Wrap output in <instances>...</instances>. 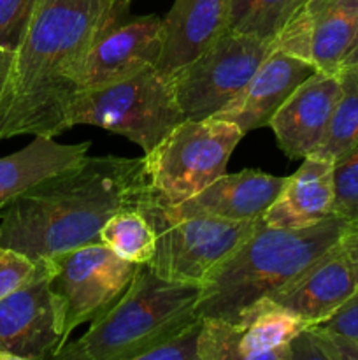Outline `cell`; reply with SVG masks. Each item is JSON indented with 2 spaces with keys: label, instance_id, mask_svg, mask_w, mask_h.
Here are the masks:
<instances>
[{
  "label": "cell",
  "instance_id": "d4e9b609",
  "mask_svg": "<svg viewBox=\"0 0 358 360\" xmlns=\"http://www.w3.org/2000/svg\"><path fill=\"white\" fill-rule=\"evenodd\" d=\"M44 269V260L35 262L30 257L7 248L0 243V299L27 287Z\"/></svg>",
  "mask_w": 358,
  "mask_h": 360
},
{
  "label": "cell",
  "instance_id": "603a6c76",
  "mask_svg": "<svg viewBox=\"0 0 358 360\" xmlns=\"http://www.w3.org/2000/svg\"><path fill=\"white\" fill-rule=\"evenodd\" d=\"M100 243L123 260L140 266L153 259L157 232L142 210H123L105 221Z\"/></svg>",
  "mask_w": 358,
  "mask_h": 360
},
{
  "label": "cell",
  "instance_id": "5bb4252c",
  "mask_svg": "<svg viewBox=\"0 0 358 360\" xmlns=\"http://www.w3.org/2000/svg\"><path fill=\"white\" fill-rule=\"evenodd\" d=\"M314 72L312 63L279 48L272 49L241 94L211 118L235 123L244 134L269 127L272 116L291 91Z\"/></svg>",
  "mask_w": 358,
  "mask_h": 360
},
{
  "label": "cell",
  "instance_id": "d6986e66",
  "mask_svg": "<svg viewBox=\"0 0 358 360\" xmlns=\"http://www.w3.org/2000/svg\"><path fill=\"white\" fill-rule=\"evenodd\" d=\"M90 148V141L60 144L55 137L35 136L23 150L0 158V211L32 186L79 164Z\"/></svg>",
  "mask_w": 358,
  "mask_h": 360
},
{
  "label": "cell",
  "instance_id": "30bf717a",
  "mask_svg": "<svg viewBox=\"0 0 358 360\" xmlns=\"http://www.w3.org/2000/svg\"><path fill=\"white\" fill-rule=\"evenodd\" d=\"M309 327L290 309L263 297L237 320L204 319L200 360H291L290 343Z\"/></svg>",
  "mask_w": 358,
  "mask_h": 360
},
{
  "label": "cell",
  "instance_id": "9c48e42d",
  "mask_svg": "<svg viewBox=\"0 0 358 360\" xmlns=\"http://www.w3.org/2000/svg\"><path fill=\"white\" fill-rule=\"evenodd\" d=\"M49 288L63 316L65 343L84 323L100 320L125 295L137 264L123 260L102 243L79 246L46 259Z\"/></svg>",
  "mask_w": 358,
  "mask_h": 360
},
{
  "label": "cell",
  "instance_id": "7a4b0ae2",
  "mask_svg": "<svg viewBox=\"0 0 358 360\" xmlns=\"http://www.w3.org/2000/svg\"><path fill=\"white\" fill-rule=\"evenodd\" d=\"M151 199L144 157L86 155L0 211V243L41 262L67 250L100 243L102 227L112 214L142 210Z\"/></svg>",
  "mask_w": 358,
  "mask_h": 360
},
{
  "label": "cell",
  "instance_id": "277c9868",
  "mask_svg": "<svg viewBox=\"0 0 358 360\" xmlns=\"http://www.w3.org/2000/svg\"><path fill=\"white\" fill-rule=\"evenodd\" d=\"M202 285L160 278L137 266L128 290L84 336L67 341L55 360H140L146 352L199 319Z\"/></svg>",
  "mask_w": 358,
  "mask_h": 360
},
{
  "label": "cell",
  "instance_id": "e0dca14e",
  "mask_svg": "<svg viewBox=\"0 0 358 360\" xmlns=\"http://www.w3.org/2000/svg\"><path fill=\"white\" fill-rule=\"evenodd\" d=\"M333 162L305 157L304 164L284 178L283 188L262 217L269 227L302 229L333 217Z\"/></svg>",
  "mask_w": 358,
  "mask_h": 360
},
{
  "label": "cell",
  "instance_id": "83f0119b",
  "mask_svg": "<svg viewBox=\"0 0 358 360\" xmlns=\"http://www.w3.org/2000/svg\"><path fill=\"white\" fill-rule=\"evenodd\" d=\"M311 329L323 360H358V338L340 336L316 326H312Z\"/></svg>",
  "mask_w": 358,
  "mask_h": 360
},
{
  "label": "cell",
  "instance_id": "cb8c5ba5",
  "mask_svg": "<svg viewBox=\"0 0 358 360\" xmlns=\"http://www.w3.org/2000/svg\"><path fill=\"white\" fill-rule=\"evenodd\" d=\"M333 214L358 224V143L333 162Z\"/></svg>",
  "mask_w": 358,
  "mask_h": 360
},
{
  "label": "cell",
  "instance_id": "ffe728a7",
  "mask_svg": "<svg viewBox=\"0 0 358 360\" xmlns=\"http://www.w3.org/2000/svg\"><path fill=\"white\" fill-rule=\"evenodd\" d=\"M304 14L311 63L337 74L358 35V0H309Z\"/></svg>",
  "mask_w": 358,
  "mask_h": 360
},
{
  "label": "cell",
  "instance_id": "52a82bcc",
  "mask_svg": "<svg viewBox=\"0 0 358 360\" xmlns=\"http://www.w3.org/2000/svg\"><path fill=\"white\" fill-rule=\"evenodd\" d=\"M142 211L157 232V250L147 266L165 280L197 285H202L207 274L242 245L260 221L174 217L154 197L144 204Z\"/></svg>",
  "mask_w": 358,
  "mask_h": 360
},
{
  "label": "cell",
  "instance_id": "ba28073f",
  "mask_svg": "<svg viewBox=\"0 0 358 360\" xmlns=\"http://www.w3.org/2000/svg\"><path fill=\"white\" fill-rule=\"evenodd\" d=\"M277 44L225 28L192 62L171 74L185 120H206L227 108Z\"/></svg>",
  "mask_w": 358,
  "mask_h": 360
},
{
  "label": "cell",
  "instance_id": "8fae6325",
  "mask_svg": "<svg viewBox=\"0 0 358 360\" xmlns=\"http://www.w3.org/2000/svg\"><path fill=\"white\" fill-rule=\"evenodd\" d=\"M65 345L63 316L48 264L27 287L0 299V360L53 359Z\"/></svg>",
  "mask_w": 358,
  "mask_h": 360
},
{
  "label": "cell",
  "instance_id": "8992f818",
  "mask_svg": "<svg viewBox=\"0 0 358 360\" xmlns=\"http://www.w3.org/2000/svg\"><path fill=\"white\" fill-rule=\"evenodd\" d=\"M244 132L220 118L178 123L150 153L144 155L153 197L178 206L227 172L230 155Z\"/></svg>",
  "mask_w": 358,
  "mask_h": 360
},
{
  "label": "cell",
  "instance_id": "ac0fdd59",
  "mask_svg": "<svg viewBox=\"0 0 358 360\" xmlns=\"http://www.w3.org/2000/svg\"><path fill=\"white\" fill-rule=\"evenodd\" d=\"M230 0H175L164 18V49L157 69L165 76L192 62L227 28Z\"/></svg>",
  "mask_w": 358,
  "mask_h": 360
},
{
  "label": "cell",
  "instance_id": "4dcf8cb0",
  "mask_svg": "<svg viewBox=\"0 0 358 360\" xmlns=\"http://www.w3.org/2000/svg\"><path fill=\"white\" fill-rule=\"evenodd\" d=\"M344 65H358V35H357V39H354L353 46H351L350 53H347L346 60H344L343 67ZM343 67H340V69H343Z\"/></svg>",
  "mask_w": 358,
  "mask_h": 360
},
{
  "label": "cell",
  "instance_id": "5b68a950",
  "mask_svg": "<svg viewBox=\"0 0 358 360\" xmlns=\"http://www.w3.org/2000/svg\"><path fill=\"white\" fill-rule=\"evenodd\" d=\"M185 122L171 77L157 67L132 77L81 90L67 111V129L93 125L119 134L150 153L178 123Z\"/></svg>",
  "mask_w": 358,
  "mask_h": 360
},
{
  "label": "cell",
  "instance_id": "2e32d148",
  "mask_svg": "<svg viewBox=\"0 0 358 360\" xmlns=\"http://www.w3.org/2000/svg\"><path fill=\"white\" fill-rule=\"evenodd\" d=\"M357 288L353 271L337 243L269 299L312 327L329 320Z\"/></svg>",
  "mask_w": 358,
  "mask_h": 360
},
{
  "label": "cell",
  "instance_id": "9a60e30c",
  "mask_svg": "<svg viewBox=\"0 0 358 360\" xmlns=\"http://www.w3.org/2000/svg\"><path fill=\"white\" fill-rule=\"evenodd\" d=\"M283 176L244 169L220 176L197 195L178 206H165L174 217H213L230 221L262 220L283 188ZM164 206V204H161Z\"/></svg>",
  "mask_w": 358,
  "mask_h": 360
},
{
  "label": "cell",
  "instance_id": "f1b7e54d",
  "mask_svg": "<svg viewBox=\"0 0 358 360\" xmlns=\"http://www.w3.org/2000/svg\"><path fill=\"white\" fill-rule=\"evenodd\" d=\"M316 327L340 336L358 338V288L329 320Z\"/></svg>",
  "mask_w": 358,
  "mask_h": 360
},
{
  "label": "cell",
  "instance_id": "3957f363",
  "mask_svg": "<svg viewBox=\"0 0 358 360\" xmlns=\"http://www.w3.org/2000/svg\"><path fill=\"white\" fill-rule=\"evenodd\" d=\"M347 221L329 217L302 229H277L258 221L255 231L204 280L197 313L234 322L256 301L300 276L340 241Z\"/></svg>",
  "mask_w": 358,
  "mask_h": 360
},
{
  "label": "cell",
  "instance_id": "6da1fadb",
  "mask_svg": "<svg viewBox=\"0 0 358 360\" xmlns=\"http://www.w3.org/2000/svg\"><path fill=\"white\" fill-rule=\"evenodd\" d=\"M132 0H37L20 44L0 53V141L56 137L79 94L84 60Z\"/></svg>",
  "mask_w": 358,
  "mask_h": 360
},
{
  "label": "cell",
  "instance_id": "4316f807",
  "mask_svg": "<svg viewBox=\"0 0 358 360\" xmlns=\"http://www.w3.org/2000/svg\"><path fill=\"white\" fill-rule=\"evenodd\" d=\"M37 0H0V53H13L20 44Z\"/></svg>",
  "mask_w": 358,
  "mask_h": 360
},
{
  "label": "cell",
  "instance_id": "7402d4cb",
  "mask_svg": "<svg viewBox=\"0 0 358 360\" xmlns=\"http://www.w3.org/2000/svg\"><path fill=\"white\" fill-rule=\"evenodd\" d=\"M337 74L340 81L339 101L321 144L311 155L332 162L358 143V65H344Z\"/></svg>",
  "mask_w": 358,
  "mask_h": 360
},
{
  "label": "cell",
  "instance_id": "484cf974",
  "mask_svg": "<svg viewBox=\"0 0 358 360\" xmlns=\"http://www.w3.org/2000/svg\"><path fill=\"white\" fill-rule=\"evenodd\" d=\"M202 323L204 319L199 316L195 322L146 352L140 360H200L199 338L202 333Z\"/></svg>",
  "mask_w": 358,
  "mask_h": 360
},
{
  "label": "cell",
  "instance_id": "44dd1931",
  "mask_svg": "<svg viewBox=\"0 0 358 360\" xmlns=\"http://www.w3.org/2000/svg\"><path fill=\"white\" fill-rule=\"evenodd\" d=\"M309 0H230L227 30L277 44Z\"/></svg>",
  "mask_w": 358,
  "mask_h": 360
},
{
  "label": "cell",
  "instance_id": "4fadbf2b",
  "mask_svg": "<svg viewBox=\"0 0 358 360\" xmlns=\"http://www.w3.org/2000/svg\"><path fill=\"white\" fill-rule=\"evenodd\" d=\"M339 95V74L321 70H316L291 91L269 123L277 146L288 158L304 160L318 150Z\"/></svg>",
  "mask_w": 358,
  "mask_h": 360
},
{
  "label": "cell",
  "instance_id": "f546056e",
  "mask_svg": "<svg viewBox=\"0 0 358 360\" xmlns=\"http://www.w3.org/2000/svg\"><path fill=\"white\" fill-rule=\"evenodd\" d=\"M339 246L346 257L347 264H350L351 271H353L354 281L358 285V224L347 225L346 232L340 238Z\"/></svg>",
  "mask_w": 358,
  "mask_h": 360
},
{
  "label": "cell",
  "instance_id": "7c38bea8",
  "mask_svg": "<svg viewBox=\"0 0 358 360\" xmlns=\"http://www.w3.org/2000/svg\"><path fill=\"white\" fill-rule=\"evenodd\" d=\"M164 49V20L125 18L95 41L81 70L79 91L123 81L157 67Z\"/></svg>",
  "mask_w": 358,
  "mask_h": 360
}]
</instances>
